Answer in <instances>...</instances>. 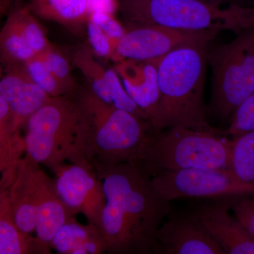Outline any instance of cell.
<instances>
[{"mask_svg": "<svg viewBox=\"0 0 254 254\" xmlns=\"http://www.w3.org/2000/svg\"><path fill=\"white\" fill-rule=\"evenodd\" d=\"M96 175L105 196L100 226L105 252H154L158 228L171 213L170 202L158 195L136 163L110 167Z\"/></svg>", "mask_w": 254, "mask_h": 254, "instance_id": "1", "label": "cell"}, {"mask_svg": "<svg viewBox=\"0 0 254 254\" xmlns=\"http://www.w3.org/2000/svg\"><path fill=\"white\" fill-rule=\"evenodd\" d=\"M53 172L57 191L66 208L74 215H84L88 223L100 230L105 196L94 170L86 163L77 162L64 164Z\"/></svg>", "mask_w": 254, "mask_h": 254, "instance_id": "10", "label": "cell"}, {"mask_svg": "<svg viewBox=\"0 0 254 254\" xmlns=\"http://www.w3.org/2000/svg\"><path fill=\"white\" fill-rule=\"evenodd\" d=\"M88 19L97 25L108 36L115 50L117 42L124 36L126 29L115 19L113 14L98 11L91 13Z\"/></svg>", "mask_w": 254, "mask_h": 254, "instance_id": "29", "label": "cell"}, {"mask_svg": "<svg viewBox=\"0 0 254 254\" xmlns=\"http://www.w3.org/2000/svg\"><path fill=\"white\" fill-rule=\"evenodd\" d=\"M73 100L79 115L80 162L96 174L139 161L155 133L150 122L108 104L88 87Z\"/></svg>", "mask_w": 254, "mask_h": 254, "instance_id": "2", "label": "cell"}, {"mask_svg": "<svg viewBox=\"0 0 254 254\" xmlns=\"http://www.w3.org/2000/svg\"><path fill=\"white\" fill-rule=\"evenodd\" d=\"M232 202L235 218L254 238V195H240Z\"/></svg>", "mask_w": 254, "mask_h": 254, "instance_id": "28", "label": "cell"}, {"mask_svg": "<svg viewBox=\"0 0 254 254\" xmlns=\"http://www.w3.org/2000/svg\"><path fill=\"white\" fill-rule=\"evenodd\" d=\"M150 179L158 195L168 202L180 198L254 195V185L239 181L227 168L164 171Z\"/></svg>", "mask_w": 254, "mask_h": 254, "instance_id": "8", "label": "cell"}, {"mask_svg": "<svg viewBox=\"0 0 254 254\" xmlns=\"http://www.w3.org/2000/svg\"><path fill=\"white\" fill-rule=\"evenodd\" d=\"M40 165L26 156L21 158L8 188L15 223L28 235L36 231L38 210L51 180Z\"/></svg>", "mask_w": 254, "mask_h": 254, "instance_id": "11", "label": "cell"}, {"mask_svg": "<svg viewBox=\"0 0 254 254\" xmlns=\"http://www.w3.org/2000/svg\"><path fill=\"white\" fill-rule=\"evenodd\" d=\"M220 33L183 31L155 25H131L115 45L116 62L160 59L181 47L209 43Z\"/></svg>", "mask_w": 254, "mask_h": 254, "instance_id": "9", "label": "cell"}, {"mask_svg": "<svg viewBox=\"0 0 254 254\" xmlns=\"http://www.w3.org/2000/svg\"><path fill=\"white\" fill-rule=\"evenodd\" d=\"M226 202L204 205L192 213L225 254H254V238L229 213Z\"/></svg>", "mask_w": 254, "mask_h": 254, "instance_id": "14", "label": "cell"}, {"mask_svg": "<svg viewBox=\"0 0 254 254\" xmlns=\"http://www.w3.org/2000/svg\"><path fill=\"white\" fill-rule=\"evenodd\" d=\"M30 9L40 17L79 30L89 17L88 0H30Z\"/></svg>", "mask_w": 254, "mask_h": 254, "instance_id": "18", "label": "cell"}, {"mask_svg": "<svg viewBox=\"0 0 254 254\" xmlns=\"http://www.w3.org/2000/svg\"><path fill=\"white\" fill-rule=\"evenodd\" d=\"M254 3V0H253Z\"/></svg>", "mask_w": 254, "mask_h": 254, "instance_id": "34", "label": "cell"}, {"mask_svg": "<svg viewBox=\"0 0 254 254\" xmlns=\"http://www.w3.org/2000/svg\"><path fill=\"white\" fill-rule=\"evenodd\" d=\"M0 95L9 105L20 129L52 98L31 79L23 65L8 66L4 72L0 70Z\"/></svg>", "mask_w": 254, "mask_h": 254, "instance_id": "13", "label": "cell"}, {"mask_svg": "<svg viewBox=\"0 0 254 254\" xmlns=\"http://www.w3.org/2000/svg\"><path fill=\"white\" fill-rule=\"evenodd\" d=\"M115 70L130 98L147 115L153 127L160 100L156 60H122Z\"/></svg>", "mask_w": 254, "mask_h": 254, "instance_id": "15", "label": "cell"}, {"mask_svg": "<svg viewBox=\"0 0 254 254\" xmlns=\"http://www.w3.org/2000/svg\"><path fill=\"white\" fill-rule=\"evenodd\" d=\"M36 55L7 17L0 30V58L6 67L23 65Z\"/></svg>", "mask_w": 254, "mask_h": 254, "instance_id": "22", "label": "cell"}, {"mask_svg": "<svg viewBox=\"0 0 254 254\" xmlns=\"http://www.w3.org/2000/svg\"><path fill=\"white\" fill-rule=\"evenodd\" d=\"M71 60L73 66L86 78L88 88L106 103V67L97 61L91 48L88 46L78 48L73 52Z\"/></svg>", "mask_w": 254, "mask_h": 254, "instance_id": "23", "label": "cell"}, {"mask_svg": "<svg viewBox=\"0 0 254 254\" xmlns=\"http://www.w3.org/2000/svg\"><path fill=\"white\" fill-rule=\"evenodd\" d=\"M0 172L2 173V175H6L8 172L7 163L1 153H0Z\"/></svg>", "mask_w": 254, "mask_h": 254, "instance_id": "33", "label": "cell"}, {"mask_svg": "<svg viewBox=\"0 0 254 254\" xmlns=\"http://www.w3.org/2000/svg\"><path fill=\"white\" fill-rule=\"evenodd\" d=\"M23 66L31 79L52 98L65 96L70 93L55 77L40 55L33 57Z\"/></svg>", "mask_w": 254, "mask_h": 254, "instance_id": "24", "label": "cell"}, {"mask_svg": "<svg viewBox=\"0 0 254 254\" xmlns=\"http://www.w3.org/2000/svg\"><path fill=\"white\" fill-rule=\"evenodd\" d=\"M50 248L15 223L8 190L0 193V254H49Z\"/></svg>", "mask_w": 254, "mask_h": 254, "instance_id": "17", "label": "cell"}, {"mask_svg": "<svg viewBox=\"0 0 254 254\" xmlns=\"http://www.w3.org/2000/svg\"><path fill=\"white\" fill-rule=\"evenodd\" d=\"M124 18L131 25H155L190 31L254 28V7L216 6L201 0H119Z\"/></svg>", "mask_w": 254, "mask_h": 254, "instance_id": "4", "label": "cell"}, {"mask_svg": "<svg viewBox=\"0 0 254 254\" xmlns=\"http://www.w3.org/2000/svg\"><path fill=\"white\" fill-rule=\"evenodd\" d=\"M38 55L55 77L67 88L68 91L71 92L75 89L76 83L71 73L69 63L63 53L52 46Z\"/></svg>", "mask_w": 254, "mask_h": 254, "instance_id": "25", "label": "cell"}, {"mask_svg": "<svg viewBox=\"0 0 254 254\" xmlns=\"http://www.w3.org/2000/svg\"><path fill=\"white\" fill-rule=\"evenodd\" d=\"M227 169L239 181L254 185V131L231 140Z\"/></svg>", "mask_w": 254, "mask_h": 254, "instance_id": "20", "label": "cell"}, {"mask_svg": "<svg viewBox=\"0 0 254 254\" xmlns=\"http://www.w3.org/2000/svg\"><path fill=\"white\" fill-rule=\"evenodd\" d=\"M87 33L90 48L93 54L103 58H110L116 61L115 50L108 36L91 20L87 21Z\"/></svg>", "mask_w": 254, "mask_h": 254, "instance_id": "27", "label": "cell"}, {"mask_svg": "<svg viewBox=\"0 0 254 254\" xmlns=\"http://www.w3.org/2000/svg\"><path fill=\"white\" fill-rule=\"evenodd\" d=\"M9 12L8 17L13 21L20 34L35 54H41L52 46L44 29L33 16L29 6L16 4L12 9H10Z\"/></svg>", "mask_w": 254, "mask_h": 254, "instance_id": "21", "label": "cell"}, {"mask_svg": "<svg viewBox=\"0 0 254 254\" xmlns=\"http://www.w3.org/2000/svg\"><path fill=\"white\" fill-rule=\"evenodd\" d=\"M208 44L181 47L156 60L160 100L155 133L175 127L213 128L203 101Z\"/></svg>", "mask_w": 254, "mask_h": 254, "instance_id": "3", "label": "cell"}, {"mask_svg": "<svg viewBox=\"0 0 254 254\" xmlns=\"http://www.w3.org/2000/svg\"><path fill=\"white\" fill-rule=\"evenodd\" d=\"M208 4L216 6H227V5H240L244 6H254L253 0H201Z\"/></svg>", "mask_w": 254, "mask_h": 254, "instance_id": "31", "label": "cell"}, {"mask_svg": "<svg viewBox=\"0 0 254 254\" xmlns=\"http://www.w3.org/2000/svg\"><path fill=\"white\" fill-rule=\"evenodd\" d=\"M13 0H0V18L11 9Z\"/></svg>", "mask_w": 254, "mask_h": 254, "instance_id": "32", "label": "cell"}, {"mask_svg": "<svg viewBox=\"0 0 254 254\" xmlns=\"http://www.w3.org/2000/svg\"><path fill=\"white\" fill-rule=\"evenodd\" d=\"M88 6L90 14L98 11L113 14L119 7V1L117 0H88Z\"/></svg>", "mask_w": 254, "mask_h": 254, "instance_id": "30", "label": "cell"}, {"mask_svg": "<svg viewBox=\"0 0 254 254\" xmlns=\"http://www.w3.org/2000/svg\"><path fill=\"white\" fill-rule=\"evenodd\" d=\"M20 131L9 105L0 95V153L8 165L7 173L1 178L8 181L12 180L25 152L24 142Z\"/></svg>", "mask_w": 254, "mask_h": 254, "instance_id": "19", "label": "cell"}, {"mask_svg": "<svg viewBox=\"0 0 254 254\" xmlns=\"http://www.w3.org/2000/svg\"><path fill=\"white\" fill-rule=\"evenodd\" d=\"M207 63L212 70V108L219 118L230 120L237 107L254 93V28L208 50Z\"/></svg>", "mask_w": 254, "mask_h": 254, "instance_id": "7", "label": "cell"}, {"mask_svg": "<svg viewBox=\"0 0 254 254\" xmlns=\"http://www.w3.org/2000/svg\"><path fill=\"white\" fill-rule=\"evenodd\" d=\"M156 234L155 253L225 254L193 214L170 213Z\"/></svg>", "mask_w": 254, "mask_h": 254, "instance_id": "12", "label": "cell"}, {"mask_svg": "<svg viewBox=\"0 0 254 254\" xmlns=\"http://www.w3.org/2000/svg\"><path fill=\"white\" fill-rule=\"evenodd\" d=\"M230 120L226 133L232 138L254 131V93L237 107Z\"/></svg>", "mask_w": 254, "mask_h": 254, "instance_id": "26", "label": "cell"}, {"mask_svg": "<svg viewBox=\"0 0 254 254\" xmlns=\"http://www.w3.org/2000/svg\"><path fill=\"white\" fill-rule=\"evenodd\" d=\"M23 137L26 156L52 170L81 160L80 123L74 100L56 97L28 119Z\"/></svg>", "mask_w": 254, "mask_h": 254, "instance_id": "6", "label": "cell"}, {"mask_svg": "<svg viewBox=\"0 0 254 254\" xmlns=\"http://www.w3.org/2000/svg\"><path fill=\"white\" fill-rule=\"evenodd\" d=\"M50 247L60 254H98L105 252L99 229L78 223L74 217L68 220L53 237Z\"/></svg>", "mask_w": 254, "mask_h": 254, "instance_id": "16", "label": "cell"}, {"mask_svg": "<svg viewBox=\"0 0 254 254\" xmlns=\"http://www.w3.org/2000/svg\"><path fill=\"white\" fill-rule=\"evenodd\" d=\"M231 140L209 129L175 127L154 133L137 165L151 178L164 171L225 169Z\"/></svg>", "mask_w": 254, "mask_h": 254, "instance_id": "5", "label": "cell"}]
</instances>
